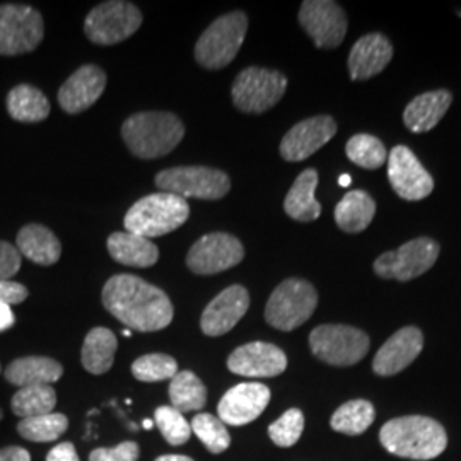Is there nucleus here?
Instances as JSON below:
<instances>
[{
    "instance_id": "obj_1",
    "label": "nucleus",
    "mask_w": 461,
    "mask_h": 461,
    "mask_svg": "<svg viewBox=\"0 0 461 461\" xmlns=\"http://www.w3.org/2000/svg\"><path fill=\"white\" fill-rule=\"evenodd\" d=\"M101 301L108 313L137 331L166 329L175 316L173 304L163 289L131 274H118L108 280Z\"/></svg>"
},
{
    "instance_id": "obj_2",
    "label": "nucleus",
    "mask_w": 461,
    "mask_h": 461,
    "mask_svg": "<svg viewBox=\"0 0 461 461\" xmlns=\"http://www.w3.org/2000/svg\"><path fill=\"white\" fill-rule=\"evenodd\" d=\"M379 441L395 456L428 461L445 451L447 436L445 428L434 419L409 415L386 422L379 430Z\"/></svg>"
},
{
    "instance_id": "obj_3",
    "label": "nucleus",
    "mask_w": 461,
    "mask_h": 461,
    "mask_svg": "<svg viewBox=\"0 0 461 461\" xmlns=\"http://www.w3.org/2000/svg\"><path fill=\"white\" fill-rule=\"evenodd\" d=\"M122 137L133 156L156 159L182 142L185 125L178 116L167 112H142L123 122Z\"/></svg>"
},
{
    "instance_id": "obj_4",
    "label": "nucleus",
    "mask_w": 461,
    "mask_h": 461,
    "mask_svg": "<svg viewBox=\"0 0 461 461\" xmlns=\"http://www.w3.org/2000/svg\"><path fill=\"white\" fill-rule=\"evenodd\" d=\"M188 215L190 205L185 198L159 192L133 203L125 214V228L127 232L149 240L178 230L186 222Z\"/></svg>"
},
{
    "instance_id": "obj_5",
    "label": "nucleus",
    "mask_w": 461,
    "mask_h": 461,
    "mask_svg": "<svg viewBox=\"0 0 461 461\" xmlns=\"http://www.w3.org/2000/svg\"><path fill=\"white\" fill-rule=\"evenodd\" d=\"M248 32V17L243 11H234L217 17L202 33L195 45L198 66L219 70L230 66L241 49Z\"/></svg>"
},
{
    "instance_id": "obj_6",
    "label": "nucleus",
    "mask_w": 461,
    "mask_h": 461,
    "mask_svg": "<svg viewBox=\"0 0 461 461\" xmlns=\"http://www.w3.org/2000/svg\"><path fill=\"white\" fill-rule=\"evenodd\" d=\"M318 306V293L308 280L287 279L276 287L265 306V320L280 331L306 323Z\"/></svg>"
},
{
    "instance_id": "obj_7",
    "label": "nucleus",
    "mask_w": 461,
    "mask_h": 461,
    "mask_svg": "<svg viewBox=\"0 0 461 461\" xmlns=\"http://www.w3.org/2000/svg\"><path fill=\"white\" fill-rule=\"evenodd\" d=\"M156 185L161 192L178 197L219 200L230 194V176L207 166H178L156 175Z\"/></svg>"
},
{
    "instance_id": "obj_8",
    "label": "nucleus",
    "mask_w": 461,
    "mask_h": 461,
    "mask_svg": "<svg viewBox=\"0 0 461 461\" xmlns=\"http://www.w3.org/2000/svg\"><path fill=\"white\" fill-rule=\"evenodd\" d=\"M287 89V79L279 70L248 67L234 79L230 95L234 106L243 113L260 115L274 108Z\"/></svg>"
},
{
    "instance_id": "obj_9",
    "label": "nucleus",
    "mask_w": 461,
    "mask_h": 461,
    "mask_svg": "<svg viewBox=\"0 0 461 461\" xmlns=\"http://www.w3.org/2000/svg\"><path fill=\"white\" fill-rule=\"evenodd\" d=\"M142 24L140 11L122 0H110L96 5L84 21V33L89 41L110 47L131 38Z\"/></svg>"
},
{
    "instance_id": "obj_10",
    "label": "nucleus",
    "mask_w": 461,
    "mask_h": 461,
    "mask_svg": "<svg viewBox=\"0 0 461 461\" xmlns=\"http://www.w3.org/2000/svg\"><path fill=\"white\" fill-rule=\"evenodd\" d=\"M314 357L330 366H354L369 350V337L363 330L347 325H320L310 335Z\"/></svg>"
},
{
    "instance_id": "obj_11",
    "label": "nucleus",
    "mask_w": 461,
    "mask_h": 461,
    "mask_svg": "<svg viewBox=\"0 0 461 461\" xmlns=\"http://www.w3.org/2000/svg\"><path fill=\"white\" fill-rule=\"evenodd\" d=\"M41 14L21 4L0 5V55L14 57L33 51L43 40Z\"/></svg>"
},
{
    "instance_id": "obj_12",
    "label": "nucleus",
    "mask_w": 461,
    "mask_h": 461,
    "mask_svg": "<svg viewBox=\"0 0 461 461\" xmlns=\"http://www.w3.org/2000/svg\"><path fill=\"white\" fill-rule=\"evenodd\" d=\"M439 257V245L430 238H417L395 249L383 253L375 262V272L383 279L407 280L420 277Z\"/></svg>"
},
{
    "instance_id": "obj_13",
    "label": "nucleus",
    "mask_w": 461,
    "mask_h": 461,
    "mask_svg": "<svg viewBox=\"0 0 461 461\" xmlns=\"http://www.w3.org/2000/svg\"><path fill=\"white\" fill-rule=\"evenodd\" d=\"M245 248L228 232H211L198 240L186 255L188 268L197 276H214L241 264Z\"/></svg>"
},
{
    "instance_id": "obj_14",
    "label": "nucleus",
    "mask_w": 461,
    "mask_h": 461,
    "mask_svg": "<svg viewBox=\"0 0 461 461\" xmlns=\"http://www.w3.org/2000/svg\"><path fill=\"white\" fill-rule=\"evenodd\" d=\"M299 24L318 49H337L347 34L344 9L330 0H306L299 9Z\"/></svg>"
},
{
    "instance_id": "obj_15",
    "label": "nucleus",
    "mask_w": 461,
    "mask_h": 461,
    "mask_svg": "<svg viewBox=\"0 0 461 461\" xmlns=\"http://www.w3.org/2000/svg\"><path fill=\"white\" fill-rule=\"evenodd\" d=\"M388 180L396 195L403 200H422L429 197L434 190V180L419 163L411 149L407 146H396L388 154Z\"/></svg>"
},
{
    "instance_id": "obj_16",
    "label": "nucleus",
    "mask_w": 461,
    "mask_h": 461,
    "mask_svg": "<svg viewBox=\"0 0 461 461\" xmlns=\"http://www.w3.org/2000/svg\"><path fill=\"white\" fill-rule=\"evenodd\" d=\"M337 133V123L329 115H318L299 122L280 142V156L289 163H299L329 144Z\"/></svg>"
},
{
    "instance_id": "obj_17",
    "label": "nucleus",
    "mask_w": 461,
    "mask_h": 461,
    "mask_svg": "<svg viewBox=\"0 0 461 461\" xmlns=\"http://www.w3.org/2000/svg\"><path fill=\"white\" fill-rule=\"evenodd\" d=\"M270 390L262 383H240L232 386L217 405L219 419L228 426H247L264 413Z\"/></svg>"
},
{
    "instance_id": "obj_18",
    "label": "nucleus",
    "mask_w": 461,
    "mask_h": 461,
    "mask_svg": "<svg viewBox=\"0 0 461 461\" xmlns=\"http://www.w3.org/2000/svg\"><path fill=\"white\" fill-rule=\"evenodd\" d=\"M228 369L247 378H276L287 369L284 350L267 342L238 347L228 359Z\"/></svg>"
},
{
    "instance_id": "obj_19",
    "label": "nucleus",
    "mask_w": 461,
    "mask_h": 461,
    "mask_svg": "<svg viewBox=\"0 0 461 461\" xmlns=\"http://www.w3.org/2000/svg\"><path fill=\"white\" fill-rule=\"evenodd\" d=\"M249 308V294L240 284L230 285L207 304L200 329L207 337H221L234 329Z\"/></svg>"
},
{
    "instance_id": "obj_20",
    "label": "nucleus",
    "mask_w": 461,
    "mask_h": 461,
    "mask_svg": "<svg viewBox=\"0 0 461 461\" xmlns=\"http://www.w3.org/2000/svg\"><path fill=\"white\" fill-rule=\"evenodd\" d=\"M424 347V335L417 327H405L392 335L379 348L373 369L379 376H393L419 357Z\"/></svg>"
},
{
    "instance_id": "obj_21",
    "label": "nucleus",
    "mask_w": 461,
    "mask_h": 461,
    "mask_svg": "<svg viewBox=\"0 0 461 461\" xmlns=\"http://www.w3.org/2000/svg\"><path fill=\"white\" fill-rule=\"evenodd\" d=\"M106 74L98 66H83L77 68L59 91V104L68 113H83L91 108L104 93Z\"/></svg>"
},
{
    "instance_id": "obj_22",
    "label": "nucleus",
    "mask_w": 461,
    "mask_h": 461,
    "mask_svg": "<svg viewBox=\"0 0 461 461\" xmlns=\"http://www.w3.org/2000/svg\"><path fill=\"white\" fill-rule=\"evenodd\" d=\"M393 59L390 40L381 33L364 34L348 53V74L352 81H367L383 72Z\"/></svg>"
},
{
    "instance_id": "obj_23",
    "label": "nucleus",
    "mask_w": 461,
    "mask_h": 461,
    "mask_svg": "<svg viewBox=\"0 0 461 461\" xmlns=\"http://www.w3.org/2000/svg\"><path fill=\"white\" fill-rule=\"evenodd\" d=\"M451 101L453 96L446 89L429 91L413 98L403 112L405 127L413 133L432 131L443 120L451 106Z\"/></svg>"
},
{
    "instance_id": "obj_24",
    "label": "nucleus",
    "mask_w": 461,
    "mask_h": 461,
    "mask_svg": "<svg viewBox=\"0 0 461 461\" xmlns=\"http://www.w3.org/2000/svg\"><path fill=\"white\" fill-rule=\"evenodd\" d=\"M108 251L112 258L118 264L135 267V268H149L158 264L159 249L158 247L139 234L133 232H113L108 238Z\"/></svg>"
},
{
    "instance_id": "obj_25",
    "label": "nucleus",
    "mask_w": 461,
    "mask_h": 461,
    "mask_svg": "<svg viewBox=\"0 0 461 461\" xmlns=\"http://www.w3.org/2000/svg\"><path fill=\"white\" fill-rule=\"evenodd\" d=\"M17 251L41 267L57 264L62 255L59 238L41 224H28L17 232Z\"/></svg>"
},
{
    "instance_id": "obj_26",
    "label": "nucleus",
    "mask_w": 461,
    "mask_h": 461,
    "mask_svg": "<svg viewBox=\"0 0 461 461\" xmlns=\"http://www.w3.org/2000/svg\"><path fill=\"white\" fill-rule=\"evenodd\" d=\"M62 375H64L62 364L41 356L21 357L9 364L5 369V379L19 388L51 384L62 378Z\"/></svg>"
},
{
    "instance_id": "obj_27",
    "label": "nucleus",
    "mask_w": 461,
    "mask_h": 461,
    "mask_svg": "<svg viewBox=\"0 0 461 461\" xmlns=\"http://www.w3.org/2000/svg\"><path fill=\"white\" fill-rule=\"evenodd\" d=\"M316 186H318V173L314 169L303 171L284 200L285 214L301 222L316 221L321 214V205L314 198Z\"/></svg>"
},
{
    "instance_id": "obj_28",
    "label": "nucleus",
    "mask_w": 461,
    "mask_h": 461,
    "mask_svg": "<svg viewBox=\"0 0 461 461\" xmlns=\"http://www.w3.org/2000/svg\"><path fill=\"white\" fill-rule=\"evenodd\" d=\"M116 348H118V340L112 330L104 327L91 330L84 339L83 352H81L84 369L96 376L108 373L115 361Z\"/></svg>"
},
{
    "instance_id": "obj_29",
    "label": "nucleus",
    "mask_w": 461,
    "mask_h": 461,
    "mask_svg": "<svg viewBox=\"0 0 461 461\" xmlns=\"http://www.w3.org/2000/svg\"><path fill=\"white\" fill-rule=\"evenodd\" d=\"M376 214V203L364 190H352L346 194L335 207V222L346 232H361L366 230Z\"/></svg>"
},
{
    "instance_id": "obj_30",
    "label": "nucleus",
    "mask_w": 461,
    "mask_h": 461,
    "mask_svg": "<svg viewBox=\"0 0 461 461\" xmlns=\"http://www.w3.org/2000/svg\"><path fill=\"white\" fill-rule=\"evenodd\" d=\"M7 112L17 122L36 123L50 115L47 96L30 84H19L7 95Z\"/></svg>"
},
{
    "instance_id": "obj_31",
    "label": "nucleus",
    "mask_w": 461,
    "mask_h": 461,
    "mask_svg": "<svg viewBox=\"0 0 461 461\" xmlns=\"http://www.w3.org/2000/svg\"><path fill=\"white\" fill-rule=\"evenodd\" d=\"M169 400L178 412L202 411L207 403V388L195 373L182 371L169 383Z\"/></svg>"
},
{
    "instance_id": "obj_32",
    "label": "nucleus",
    "mask_w": 461,
    "mask_h": 461,
    "mask_svg": "<svg viewBox=\"0 0 461 461\" xmlns=\"http://www.w3.org/2000/svg\"><path fill=\"white\" fill-rule=\"evenodd\" d=\"M55 405H57V393L51 388V384L19 388V392L11 400V409L21 420L49 415L53 412Z\"/></svg>"
},
{
    "instance_id": "obj_33",
    "label": "nucleus",
    "mask_w": 461,
    "mask_h": 461,
    "mask_svg": "<svg viewBox=\"0 0 461 461\" xmlns=\"http://www.w3.org/2000/svg\"><path fill=\"white\" fill-rule=\"evenodd\" d=\"M375 407L367 400H352L339 407L330 419V426L337 432L359 436L375 422Z\"/></svg>"
},
{
    "instance_id": "obj_34",
    "label": "nucleus",
    "mask_w": 461,
    "mask_h": 461,
    "mask_svg": "<svg viewBox=\"0 0 461 461\" xmlns=\"http://www.w3.org/2000/svg\"><path fill=\"white\" fill-rule=\"evenodd\" d=\"M68 428V419L64 413H49L41 417L23 419L17 424L21 438L32 443H51L57 441Z\"/></svg>"
},
{
    "instance_id": "obj_35",
    "label": "nucleus",
    "mask_w": 461,
    "mask_h": 461,
    "mask_svg": "<svg viewBox=\"0 0 461 461\" xmlns=\"http://www.w3.org/2000/svg\"><path fill=\"white\" fill-rule=\"evenodd\" d=\"M347 158L354 165L364 169H378L388 161V152L384 144L369 133H357L348 139L346 146Z\"/></svg>"
},
{
    "instance_id": "obj_36",
    "label": "nucleus",
    "mask_w": 461,
    "mask_h": 461,
    "mask_svg": "<svg viewBox=\"0 0 461 461\" xmlns=\"http://www.w3.org/2000/svg\"><path fill=\"white\" fill-rule=\"evenodd\" d=\"M192 432L197 436L203 446L214 453H224L230 445V436L226 424L214 417L212 413H198L192 420Z\"/></svg>"
},
{
    "instance_id": "obj_37",
    "label": "nucleus",
    "mask_w": 461,
    "mask_h": 461,
    "mask_svg": "<svg viewBox=\"0 0 461 461\" xmlns=\"http://www.w3.org/2000/svg\"><path fill=\"white\" fill-rule=\"evenodd\" d=\"M132 375L144 383L173 379L178 375V363L167 354H146L132 364Z\"/></svg>"
},
{
    "instance_id": "obj_38",
    "label": "nucleus",
    "mask_w": 461,
    "mask_h": 461,
    "mask_svg": "<svg viewBox=\"0 0 461 461\" xmlns=\"http://www.w3.org/2000/svg\"><path fill=\"white\" fill-rule=\"evenodd\" d=\"M154 424H158L163 438L171 446L185 445L192 436V426L183 413L173 407H159L154 413Z\"/></svg>"
},
{
    "instance_id": "obj_39",
    "label": "nucleus",
    "mask_w": 461,
    "mask_h": 461,
    "mask_svg": "<svg viewBox=\"0 0 461 461\" xmlns=\"http://www.w3.org/2000/svg\"><path fill=\"white\" fill-rule=\"evenodd\" d=\"M304 430V415L299 409H289L284 415L270 424L268 436L280 447L296 445Z\"/></svg>"
},
{
    "instance_id": "obj_40",
    "label": "nucleus",
    "mask_w": 461,
    "mask_h": 461,
    "mask_svg": "<svg viewBox=\"0 0 461 461\" xmlns=\"http://www.w3.org/2000/svg\"><path fill=\"white\" fill-rule=\"evenodd\" d=\"M140 447L133 441H125L115 447H98L89 455V461H137Z\"/></svg>"
},
{
    "instance_id": "obj_41",
    "label": "nucleus",
    "mask_w": 461,
    "mask_h": 461,
    "mask_svg": "<svg viewBox=\"0 0 461 461\" xmlns=\"http://www.w3.org/2000/svg\"><path fill=\"white\" fill-rule=\"evenodd\" d=\"M21 268V253L7 241H0V280L13 279Z\"/></svg>"
},
{
    "instance_id": "obj_42",
    "label": "nucleus",
    "mask_w": 461,
    "mask_h": 461,
    "mask_svg": "<svg viewBox=\"0 0 461 461\" xmlns=\"http://www.w3.org/2000/svg\"><path fill=\"white\" fill-rule=\"evenodd\" d=\"M28 289L14 280H0V304L14 306L28 297Z\"/></svg>"
},
{
    "instance_id": "obj_43",
    "label": "nucleus",
    "mask_w": 461,
    "mask_h": 461,
    "mask_svg": "<svg viewBox=\"0 0 461 461\" xmlns=\"http://www.w3.org/2000/svg\"><path fill=\"white\" fill-rule=\"evenodd\" d=\"M47 461H81L79 455L76 451V446L72 443H60L55 446L49 455H47Z\"/></svg>"
},
{
    "instance_id": "obj_44",
    "label": "nucleus",
    "mask_w": 461,
    "mask_h": 461,
    "mask_svg": "<svg viewBox=\"0 0 461 461\" xmlns=\"http://www.w3.org/2000/svg\"><path fill=\"white\" fill-rule=\"evenodd\" d=\"M0 461H32V455L24 447L7 446L0 449Z\"/></svg>"
},
{
    "instance_id": "obj_45",
    "label": "nucleus",
    "mask_w": 461,
    "mask_h": 461,
    "mask_svg": "<svg viewBox=\"0 0 461 461\" xmlns=\"http://www.w3.org/2000/svg\"><path fill=\"white\" fill-rule=\"evenodd\" d=\"M16 318L11 310V306L7 304H0V331L11 329L14 325Z\"/></svg>"
},
{
    "instance_id": "obj_46",
    "label": "nucleus",
    "mask_w": 461,
    "mask_h": 461,
    "mask_svg": "<svg viewBox=\"0 0 461 461\" xmlns=\"http://www.w3.org/2000/svg\"><path fill=\"white\" fill-rule=\"evenodd\" d=\"M154 461H195L192 460L190 456H183V455H165V456H159Z\"/></svg>"
},
{
    "instance_id": "obj_47",
    "label": "nucleus",
    "mask_w": 461,
    "mask_h": 461,
    "mask_svg": "<svg viewBox=\"0 0 461 461\" xmlns=\"http://www.w3.org/2000/svg\"><path fill=\"white\" fill-rule=\"evenodd\" d=\"M350 182H352V178H350L348 175H342V176H340V180H339V185H340V186H348Z\"/></svg>"
},
{
    "instance_id": "obj_48",
    "label": "nucleus",
    "mask_w": 461,
    "mask_h": 461,
    "mask_svg": "<svg viewBox=\"0 0 461 461\" xmlns=\"http://www.w3.org/2000/svg\"><path fill=\"white\" fill-rule=\"evenodd\" d=\"M142 426L149 430V429L154 428V420H150V419H144V424H142Z\"/></svg>"
},
{
    "instance_id": "obj_49",
    "label": "nucleus",
    "mask_w": 461,
    "mask_h": 461,
    "mask_svg": "<svg viewBox=\"0 0 461 461\" xmlns=\"http://www.w3.org/2000/svg\"><path fill=\"white\" fill-rule=\"evenodd\" d=\"M122 333H123V337H132V330H123Z\"/></svg>"
},
{
    "instance_id": "obj_50",
    "label": "nucleus",
    "mask_w": 461,
    "mask_h": 461,
    "mask_svg": "<svg viewBox=\"0 0 461 461\" xmlns=\"http://www.w3.org/2000/svg\"><path fill=\"white\" fill-rule=\"evenodd\" d=\"M2 417H4V413H2V411H0V420H2Z\"/></svg>"
},
{
    "instance_id": "obj_51",
    "label": "nucleus",
    "mask_w": 461,
    "mask_h": 461,
    "mask_svg": "<svg viewBox=\"0 0 461 461\" xmlns=\"http://www.w3.org/2000/svg\"><path fill=\"white\" fill-rule=\"evenodd\" d=\"M0 373H2V367H0Z\"/></svg>"
}]
</instances>
